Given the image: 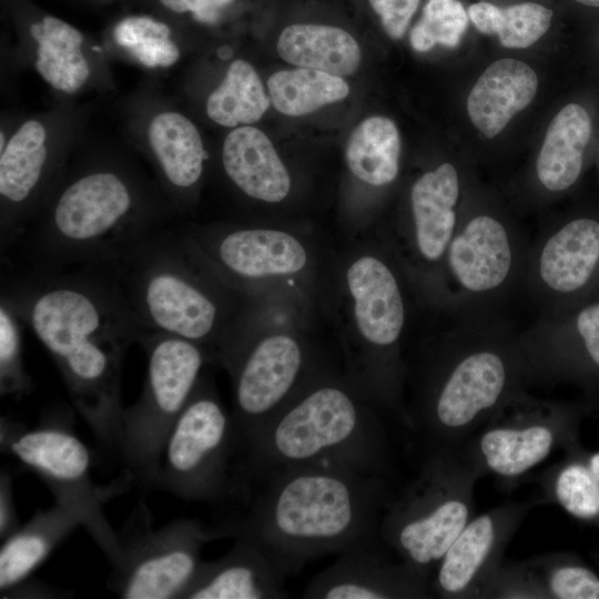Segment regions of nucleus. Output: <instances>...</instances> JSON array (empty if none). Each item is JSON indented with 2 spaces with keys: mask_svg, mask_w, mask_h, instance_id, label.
<instances>
[{
  "mask_svg": "<svg viewBox=\"0 0 599 599\" xmlns=\"http://www.w3.org/2000/svg\"><path fill=\"white\" fill-rule=\"evenodd\" d=\"M0 301L49 352L95 437L119 453L122 363L148 333L109 263L41 271L1 256Z\"/></svg>",
  "mask_w": 599,
  "mask_h": 599,
  "instance_id": "f257e3e1",
  "label": "nucleus"
},
{
  "mask_svg": "<svg viewBox=\"0 0 599 599\" xmlns=\"http://www.w3.org/2000/svg\"><path fill=\"white\" fill-rule=\"evenodd\" d=\"M256 484L245 515L221 527L225 537L255 542L285 577L323 555L380 542L393 499L384 477L316 463L272 471Z\"/></svg>",
  "mask_w": 599,
  "mask_h": 599,
  "instance_id": "f03ea898",
  "label": "nucleus"
},
{
  "mask_svg": "<svg viewBox=\"0 0 599 599\" xmlns=\"http://www.w3.org/2000/svg\"><path fill=\"white\" fill-rule=\"evenodd\" d=\"M166 211L123 170L87 169L43 201L8 252L16 250L17 258L7 257L41 271L110 263L136 241L166 227Z\"/></svg>",
  "mask_w": 599,
  "mask_h": 599,
  "instance_id": "7ed1b4c3",
  "label": "nucleus"
},
{
  "mask_svg": "<svg viewBox=\"0 0 599 599\" xmlns=\"http://www.w3.org/2000/svg\"><path fill=\"white\" fill-rule=\"evenodd\" d=\"M316 463L387 475L384 425L362 395L336 382L307 386L243 446L238 487L285 467Z\"/></svg>",
  "mask_w": 599,
  "mask_h": 599,
  "instance_id": "20e7f679",
  "label": "nucleus"
},
{
  "mask_svg": "<svg viewBox=\"0 0 599 599\" xmlns=\"http://www.w3.org/2000/svg\"><path fill=\"white\" fill-rule=\"evenodd\" d=\"M109 264L148 333L177 336L204 348L217 342L223 352L229 305L181 233L154 231Z\"/></svg>",
  "mask_w": 599,
  "mask_h": 599,
  "instance_id": "39448f33",
  "label": "nucleus"
},
{
  "mask_svg": "<svg viewBox=\"0 0 599 599\" xmlns=\"http://www.w3.org/2000/svg\"><path fill=\"white\" fill-rule=\"evenodd\" d=\"M454 454L426 456L418 477L393 497L380 522L379 539L425 581L432 577L470 520L469 479L458 475Z\"/></svg>",
  "mask_w": 599,
  "mask_h": 599,
  "instance_id": "423d86ee",
  "label": "nucleus"
},
{
  "mask_svg": "<svg viewBox=\"0 0 599 599\" xmlns=\"http://www.w3.org/2000/svg\"><path fill=\"white\" fill-rule=\"evenodd\" d=\"M139 344L148 357L146 376L138 400L124 407L119 454L141 483L153 486L164 443L210 354L196 343L158 332L145 333Z\"/></svg>",
  "mask_w": 599,
  "mask_h": 599,
  "instance_id": "0eeeda50",
  "label": "nucleus"
},
{
  "mask_svg": "<svg viewBox=\"0 0 599 599\" xmlns=\"http://www.w3.org/2000/svg\"><path fill=\"white\" fill-rule=\"evenodd\" d=\"M238 443L233 416L201 378L162 448L153 486L190 501L236 490Z\"/></svg>",
  "mask_w": 599,
  "mask_h": 599,
  "instance_id": "6e6552de",
  "label": "nucleus"
},
{
  "mask_svg": "<svg viewBox=\"0 0 599 599\" xmlns=\"http://www.w3.org/2000/svg\"><path fill=\"white\" fill-rule=\"evenodd\" d=\"M67 417L48 415L31 429L2 417L1 449L35 473L55 501L78 512L82 527L114 566L120 555L119 535L105 517L102 494L91 477L90 453Z\"/></svg>",
  "mask_w": 599,
  "mask_h": 599,
  "instance_id": "1a4fd4ad",
  "label": "nucleus"
},
{
  "mask_svg": "<svg viewBox=\"0 0 599 599\" xmlns=\"http://www.w3.org/2000/svg\"><path fill=\"white\" fill-rule=\"evenodd\" d=\"M118 535L120 555L110 587L125 599H183L203 562V546L224 537L221 527L207 528L196 519L153 530L143 502Z\"/></svg>",
  "mask_w": 599,
  "mask_h": 599,
  "instance_id": "9d476101",
  "label": "nucleus"
},
{
  "mask_svg": "<svg viewBox=\"0 0 599 599\" xmlns=\"http://www.w3.org/2000/svg\"><path fill=\"white\" fill-rule=\"evenodd\" d=\"M507 368L495 352L480 351L457 362L435 390L406 418L427 455L454 447L496 406L505 393Z\"/></svg>",
  "mask_w": 599,
  "mask_h": 599,
  "instance_id": "9b49d317",
  "label": "nucleus"
},
{
  "mask_svg": "<svg viewBox=\"0 0 599 599\" xmlns=\"http://www.w3.org/2000/svg\"><path fill=\"white\" fill-rule=\"evenodd\" d=\"M233 376V420L243 446L285 405L301 387L306 355L286 334L267 335L250 347L238 346L223 359ZM309 386V385H308Z\"/></svg>",
  "mask_w": 599,
  "mask_h": 599,
  "instance_id": "f8f14e48",
  "label": "nucleus"
},
{
  "mask_svg": "<svg viewBox=\"0 0 599 599\" xmlns=\"http://www.w3.org/2000/svg\"><path fill=\"white\" fill-rule=\"evenodd\" d=\"M195 255L212 261L240 281L290 275L302 271L307 253L293 235L267 229H234L220 234L181 233Z\"/></svg>",
  "mask_w": 599,
  "mask_h": 599,
  "instance_id": "ddd939ff",
  "label": "nucleus"
},
{
  "mask_svg": "<svg viewBox=\"0 0 599 599\" xmlns=\"http://www.w3.org/2000/svg\"><path fill=\"white\" fill-rule=\"evenodd\" d=\"M380 546L382 542L338 554L333 564L311 579L302 598L389 599L430 595L425 581L400 560L388 557Z\"/></svg>",
  "mask_w": 599,
  "mask_h": 599,
  "instance_id": "4468645a",
  "label": "nucleus"
},
{
  "mask_svg": "<svg viewBox=\"0 0 599 599\" xmlns=\"http://www.w3.org/2000/svg\"><path fill=\"white\" fill-rule=\"evenodd\" d=\"M285 576L253 541L235 537L232 548L202 562L183 599H280Z\"/></svg>",
  "mask_w": 599,
  "mask_h": 599,
  "instance_id": "2eb2a0df",
  "label": "nucleus"
},
{
  "mask_svg": "<svg viewBox=\"0 0 599 599\" xmlns=\"http://www.w3.org/2000/svg\"><path fill=\"white\" fill-rule=\"evenodd\" d=\"M514 515L495 510L470 519L439 561L430 580V595L463 596L478 585L496 560Z\"/></svg>",
  "mask_w": 599,
  "mask_h": 599,
  "instance_id": "dca6fc26",
  "label": "nucleus"
},
{
  "mask_svg": "<svg viewBox=\"0 0 599 599\" xmlns=\"http://www.w3.org/2000/svg\"><path fill=\"white\" fill-rule=\"evenodd\" d=\"M354 315L364 341L373 348H387L399 337L405 308L392 271L374 256L357 258L347 271Z\"/></svg>",
  "mask_w": 599,
  "mask_h": 599,
  "instance_id": "f3484780",
  "label": "nucleus"
},
{
  "mask_svg": "<svg viewBox=\"0 0 599 599\" xmlns=\"http://www.w3.org/2000/svg\"><path fill=\"white\" fill-rule=\"evenodd\" d=\"M449 268L466 290L490 291L507 277L512 261L508 234L489 215L474 217L447 247Z\"/></svg>",
  "mask_w": 599,
  "mask_h": 599,
  "instance_id": "a211bd4d",
  "label": "nucleus"
},
{
  "mask_svg": "<svg viewBox=\"0 0 599 599\" xmlns=\"http://www.w3.org/2000/svg\"><path fill=\"white\" fill-rule=\"evenodd\" d=\"M222 164L231 182L251 199L280 202L290 192L285 165L270 139L256 128L238 126L226 135Z\"/></svg>",
  "mask_w": 599,
  "mask_h": 599,
  "instance_id": "6ab92c4d",
  "label": "nucleus"
},
{
  "mask_svg": "<svg viewBox=\"0 0 599 599\" xmlns=\"http://www.w3.org/2000/svg\"><path fill=\"white\" fill-rule=\"evenodd\" d=\"M537 88L538 78L531 67L519 60L500 59L473 87L467 99L468 115L485 136L494 138L531 103Z\"/></svg>",
  "mask_w": 599,
  "mask_h": 599,
  "instance_id": "aec40b11",
  "label": "nucleus"
},
{
  "mask_svg": "<svg viewBox=\"0 0 599 599\" xmlns=\"http://www.w3.org/2000/svg\"><path fill=\"white\" fill-rule=\"evenodd\" d=\"M82 526L72 508L55 501L2 540L0 593L24 582L74 528Z\"/></svg>",
  "mask_w": 599,
  "mask_h": 599,
  "instance_id": "412c9836",
  "label": "nucleus"
},
{
  "mask_svg": "<svg viewBox=\"0 0 599 599\" xmlns=\"http://www.w3.org/2000/svg\"><path fill=\"white\" fill-rule=\"evenodd\" d=\"M599 271V220L573 219L546 242L539 261L542 282L562 294L585 290Z\"/></svg>",
  "mask_w": 599,
  "mask_h": 599,
  "instance_id": "4be33fe9",
  "label": "nucleus"
},
{
  "mask_svg": "<svg viewBox=\"0 0 599 599\" xmlns=\"http://www.w3.org/2000/svg\"><path fill=\"white\" fill-rule=\"evenodd\" d=\"M148 142L164 184L184 196L200 182L207 153L197 128L185 115L165 111L148 126Z\"/></svg>",
  "mask_w": 599,
  "mask_h": 599,
  "instance_id": "5701e85b",
  "label": "nucleus"
},
{
  "mask_svg": "<svg viewBox=\"0 0 599 599\" xmlns=\"http://www.w3.org/2000/svg\"><path fill=\"white\" fill-rule=\"evenodd\" d=\"M458 195V174L450 163L423 174L412 187L416 243L427 261L439 260L453 238Z\"/></svg>",
  "mask_w": 599,
  "mask_h": 599,
  "instance_id": "b1692460",
  "label": "nucleus"
},
{
  "mask_svg": "<svg viewBox=\"0 0 599 599\" xmlns=\"http://www.w3.org/2000/svg\"><path fill=\"white\" fill-rule=\"evenodd\" d=\"M591 133V119L578 103L565 105L555 115L536 164L538 179L547 190L564 191L576 183Z\"/></svg>",
  "mask_w": 599,
  "mask_h": 599,
  "instance_id": "393cba45",
  "label": "nucleus"
},
{
  "mask_svg": "<svg viewBox=\"0 0 599 599\" xmlns=\"http://www.w3.org/2000/svg\"><path fill=\"white\" fill-rule=\"evenodd\" d=\"M555 441L549 422L494 425L479 436L477 454L488 470L502 478H517L542 463Z\"/></svg>",
  "mask_w": 599,
  "mask_h": 599,
  "instance_id": "a878e982",
  "label": "nucleus"
},
{
  "mask_svg": "<svg viewBox=\"0 0 599 599\" xmlns=\"http://www.w3.org/2000/svg\"><path fill=\"white\" fill-rule=\"evenodd\" d=\"M280 57L294 65L337 77L353 74L361 64L362 52L345 30L322 24H292L277 41Z\"/></svg>",
  "mask_w": 599,
  "mask_h": 599,
  "instance_id": "bb28decb",
  "label": "nucleus"
},
{
  "mask_svg": "<svg viewBox=\"0 0 599 599\" xmlns=\"http://www.w3.org/2000/svg\"><path fill=\"white\" fill-rule=\"evenodd\" d=\"M30 33L37 43L34 65L40 77L58 91L78 92L91 72L81 31L57 17L44 16L31 24Z\"/></svg>",
  "mask_w": 599,
  "mask_h": 599,
  "instance_id": "cd10ccee",
  "label": "nucleus"
},
{
  "mask_svg": "<svg viewBox=\"0 0 599 599\" xmlns=\"http://www.w3.org/2000/svg\"><path fill=\"white\" fill-rule=\"evenodd\" d=\"M400 140L395 123L384 116L364 120L352 133L346 160L352 173L361 181L382 186L398 173Z\"/></svg>",
  "mask_w": 599,
  "mask_h": 599,
  "instance_id": "c85d7f7f",
  "label": "nucleus"
},
{
  "mask_svg": "<svg viewBox=\"0 0 599 599\" xmlns=\"http://www.w3.org/2000/svg\"><path fill=\"white\" fill-rule=\"evenodd\" d=\"M254 68L245 60L233 61L220 85L206 102L209 118L226 128L248 125L258 121L270 105Z\"/></svg>",
  "mask_w": 599,
  "mask_h": 599,
  "instance_id": "c756f323",
  "label": "nucleus"
},
{
  "mask_svg": "<svg viewBox=\"0 0 599 599\" xmlns=\"http://www.w3.org/2000/svg\"><path fill=\"white\" fill-rule=\"evenodd\" d=\"M267 88L274 108L291 116L312 113L349 93L342 77L307 68L278 71L268 78Z\"/></svg>",
  "mask_w": 599,
  "mask_h": 599,
  "instance_id": "7c9ffc66",
  "label": "nucleus"
},
{
  "mask_svg": "<svg viewBox=\"0 0 599 599\" xmlns=\"http://www.w3.org/2000/svg\"><path fill=\"white\" fill-rule=\"evenodd\" d=\"M468 16L485 34L497 33L506 48H527L549 29L552 11L535 2L499 8L489 2L474 3Z\"/></svg>",
  "mask_w": 599,
  "mask_h": 599,
  "instance_id": "2f4dec72",
  "label": "nucleus"
},
{
  "mask_svg": "<svg viewBox=\"0 0 599 599\" xmlns=\"http://www.w3.org/2000/svg\"><path fill=\"white\" fill-rule=\"evenodd\" d=\"M170 27L148 16L124 18L114 27L119 47L148 68H169L176 63L180 50Z\"/></svg>",
  "mask_w": 599,
  "mask_h": 599,
  "instance_id": "473e14b6",
  "label": "nucleus"
},
{
  "mask_svg": "<svg viewBox=\"0 0 599 599\" xmlns=\"http://www.w3.org/2000/svg\"><path fill=\"white\" fill-rule=\"evenodd\" d=\"M468 24V13L458 0H428L410 32V44L419 52L436 44L455 48Z\"/></svg>",
  "mask_w": 599,
  "mask_h": 599,
  "instance_id": "72a5a7b5",
  "label": "nucleus"
},
{
  "mask_svg": "<svg viewBox=\"0 0 599 599\" xmlns=\"http://www.w3.org/2000/svg\"><path fill=\"white\" fill-rule=\"evenodd\" d=\"M22 326L10 306L0 301V393L1 396L23 397L30 393L32 380L23 365Z\"/></svg>",
  "mask_w": 599,
  "mask_h": 599,
  "instance_id": "f704fd0d",
  "label": "nucleus"
},
{
  "mask_svg": "<svg viewBox=\"0 0 599 599\" xmlns=\"http://www.w3.org/2000/svg\"><path fill=\"white\" fill-rule=\"evenodd\" d=\"M555 496L570 515L581 519L599 516V481L581 464H569L557 475Z\"/></svg>",
  "mask_w": 599,
  "mask_h": 599,
  "instance_id": "c9c22d12",
  "label": "nucleus"
},
{
  "mask_svg": "<svg viewBox=\"0 0 599 599\" xmlns=\"http://www.w3.org/2000/svg\"><path fill=\"white\" fill-rule=\"evenodd\" d=\"M558 599H599V578L580 566L561 565L545 571L541 586Z\"/></svg>",
  "mask_w": 599,
  "mask_h": 599,
  "instance_id": "e433bc0d",
  "label": "nucleus"
},
{
  "mask_svg": "<svg viewBox=\"0 0 599 599\" xmlns=\"http://www.w3.org/2000/svg\"><path fill=\"white\" fill-rule=\"evenodd\" d=\"M374 11L380 17L386 33L399 39L405 33L419 0H369Z\"/></svg>",
  "mask_w": 599,
  "mask_h": 599,
  "instance_id": "4c0bfd02",
  "label": "nucleus"
},
{
  "mask_svg": "<svg viewBox=\"0 0 599 599\" xmlns=\"http://www.w3.org/2000/svg\"><path fill=\"white\" fill-rule=\"evenodd\" d=\"M575 328L588 357L599 367V301L585 305L577 313Z\"/></svg>",
  "mask_w": 599,
  "mask_h": 599,
  "instance_id": "58836bf2",
  "label": "nucleus"
},
{
  "mask_svg": "<svg viewBox=\"0 0 599 599\" xmlns=\"http://www.w3.org/2000/svg\"><path fill=\"white\" fill-rule=\"evenodd\" d=\"M233 0H160L169 10L176 13L190 12L200 22L214 23L221 10Z\"/></svg>",
  "mask_w": 599,
  "mask_h": 599,
  "instance_id": "ea45409f",
  "label": "nucleus"
},
{
  "mask_svg": "<svg viewBox=\"0 0 599 599\" xmlns=\"http://www.w3.org/2000/svg\"><path fill=\"white\" fill-rule=\"evenodd\" d=\"M20 527L13 502L11 477L1 471L0 477V538L4 540Z\"/></svg>",
  "mask_w": 599,
  "mask_h": 599,
  "instance_id": "a19ab883",
  "label": "nucleus"
},
{
  "mask_svg": "<svg viewBox=\"0 0 599 599\" xmlns=\"http://www.w3.org/2000/svg\"><path fill=\"white\" fill-rule=\"evenodd\" d=\"M588 468L590 469L595 478L599 481V453L595 454L590 458Z\"/></svg>",
  "mask_w": 599,
  "mask_h": 599,
  "instance_id": "79ce46f5",
  "label": "nucleus"
},
{
  "mask_svg": "<svg viewBox=\"0 0 599 599\" xmlns=\"http://www.w3.org/2000/svg\"><path fill=\"white\" fill-rule=\"evenodd\" d=\"M588 7H599V0H575Z\"/></svg>",
  "mask_w": 599,
  "mask_h": 599,
  "instance_id": "37998d69",
  "label": "nucleus"
}]
</instances>
